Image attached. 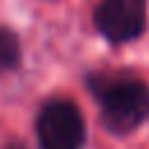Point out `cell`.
Masks as SVG:
<instances>
[{
    "label": "cell",
    "instance_id": "4",
    "mask_svg": "<svg viewBox=\"0 0 149 149\" xmlns=\"http://www.w3.org/2000/svg\"><path fill=\"white\" fill-rule=\"evenodd\" d=\"M19 61H21L19 37L9 28H0V74L7 70H14Z\"/></svg>",
    "mask_w": 149,
    "mask_h": 149
},
{
    "label": "cell",
    "instance_id": "3",
    "mask_svg": "<svg viewBox=\"0 0 149 149\" xmlns=\"http://www.w3.org/2000/svg\"><path fill=\"white\" fill-rule=\"evenodd\" d=\"M93 19L109 42H130L144 33L147 0H100Z\"/></svg>",
    "mask_w": 149,
    "mask_h": 149
},
{
    "label": "cell",
    "instance_id": "1",
    "mask_svg": "<svg viewBox=\"0 0 149 149\" xmlns=\"http://www.w3.org/2000/svg\"><path fill=\"white\" fill-rule=\"evenodd\" d=\"M88 88L100 105V119L114 135H128L149 119V86L128 72H93Z\"/></svg>",
    "mask_w": 149,
    "mask_h": 149
},
{
    "label": "cell",
    "instance_id": "2",
    "mask_svg": "<svg viewBox=\"0 0 149 149\" xmlns=\"http://www.w3.org/2000/svg\"><path fill=\"white\" fill-rule=\"evenodd\" d=\"M86 140V126L74 102L56 98L49 100L37 116L40 149H81Z\"/></svg>",
    "mask_w": 149,
    "mask_h": 149
},
{
    "label": "cell",
    "instance_id": "5",
    "mask_svg": "<svg viewBox=\"0 0 149 149\" xmlns=\"http://www.w3.org/2000/svg\"><path fill=\"white\" fill-rule=\"evenodd\" d=\"M7 149H23V147H19V144H12V147H7Z\"/></svg>",
    "mask_w": 149,
    "mask_h": 149
}]
</instances>
